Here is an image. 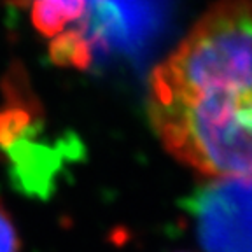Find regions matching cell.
<instances>
[{
  "label": "cell",
  "mask_w": 252,
  "mask_h": 252,
  "mask_svg": "<svg viewBox=\"0 0 252 252\" xmlns=\"http://www.w3.org/2000/svg\"><path fill=\"white\" fill-rule=\"evenodd\" d=\"M98 0H33L32 21L46 37H58L83 20L90 5Z\"/></svg>",
  "instance_id": "obj_3"
},
{
  "label": "cell",
  "mask_w": 252,
  "mask_h": 252,
  "mask_svg": "<svg viewBox=\"0 0 252 252\" xmlns=\"http://www.w3.org/2000/svg\"><path fill=\"white\" fill-rule=\"evenodd\" d=\"M20 240L11 217L0 207V252H18Z\"/></svg>",
  "instance_id": "obj_5"
},
{
  "label": "cell",
  "mask_w": 252,
  "mask_h": 252,
  "mask_svg": "<svg viewBox=\"0 0 252 252\" xmlns=\"http://www.w3.org/2000/svg\"><path fill=\"white\" fill-rule=\"evenodd\" d=\"M30 125V110L27 107L14 105L0 110V147H11L20 140Z\"/></svg>",
  "instance_id": "obj_4"
},
{
  "label": "cell",
  "mask_w": 252,
  "mask_h": 252,
  "mask_svg": "<svg viewBox=\"0 0 252 252\" xmlns=\"http://www.w3.org/2000/svg\"><path fill=\"white\" fill-rule=\"evenodd\" d=\"M194 220L207 252H252V177L214 179L198 194Z\"/></svg>",
  "instance_id": "obj_2"
},
{
  "label": "cell",
  "mask_w": 252,
  "mask_h": 252,
  "mask_svg": "<svg viewBox=\"0 0 252 252\" xmlns=\"http://www.w3.org/2000/svg\"><path fill=\"white\" fill-rule=\"evenodd\" d=\"M172 156L212 179L252 177V0H219L151 77Z\"/></svg>",
  "instance_id": "obj_1"
}]
</instances>
